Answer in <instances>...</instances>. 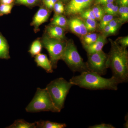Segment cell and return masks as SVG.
Returning a JSON list of instances; mask_svg holds the SVG:
<instances>
[{
    "label": "cell",
    "mask_w": 128,
    "mask_h": 128,
    "mask_svg": "<svg viewBox=\"0 0 128 128\" xmlns=\"http://www.w3.org/2000/svg\"><path fill=\"white\" fill-rule=\"evenodd\" d=\"M111 48L108 55V68H110L113 76L121 82H127L128 80V52L127 48H123L111 39Z\"/></svg>",
    "instance_id": "6da1fadb"
},
{
    "label": "cell",
    "mask_w": 128,
    "mask_h": 128,
    "mask_svg": "<svg viewBox=\"0 0 128 128\" xmlns=\"http://www.w3.org/2000/svg\"><path fill=\"white\" fill-rule=\"evenodd\" d=\"M70 82L74 86L91 90H116L118 85L121 83L119 80L114 76L107 79L90 71L82 72L80 75L73 77Z\"/></svg>",
    "instance_id": "7a4b0ae2"
},
{
    "label": "cell",
    "mask_w": 128,
    "mask_h": 128,
    "mask_svg": "<svg viewBox=\"0 0 128 128\" xmlns=\"http://www.w3.org/2000/svg\"><path fill=\"white\" fill-rule=\"evenodd\" d=\"M74 86L64 78H57L48 84L46 88L55 107L61 112L70 88Z\"/></svg>",
    "instance_id": "3957f363"
},
{
    "label": "cell",
    "mask_w": 128,
    "mask_h": 128,
    "mask_svg": "<svg viewBox=\"0 0 128 128\" xmlns=\"http://www.w3.org/2000/svg\"><path fill=\"white\" fill-rule=\"evenodd\" d=\"M26 112L29 113L41 112H60L55 107L46 88H37L34 97L26 108Z\"/></svg>",
    "instance_id": "277c9868"
},
{
    "label": "cell",
    "mask_w": 128,
    "mask_h": 128,
    "mask_svg": "<svg viewBox=\"0 0 128 128\" xmlns=\"http://www.w3.org/2000/svg\"><path fill=\"white\" fill-rule=\"evenodd\" d=\"M61 60H64L74 72H78L82 73L89 71L86 63L83 61L72 41L66 42Z\"/></svg>",
    "instance_id": "5b68a950"
},
{
    "label": "cell",
    "mask_w": 128,
    "mask_h": 128,
    "mask_svg": "<svg viewBox=\"0 0 128 128\" xmlns=\"http://www.w3.org/2000/svg\"><path fill=\"white\" fill-rule=\"evenodd\" d=\"M41 42L42 46L48 50L53 69H56L58 62L61 60L66 42L48 36L44 37Z\"/></svg>",
    "instance_id": "8992f818"
},
{
    "label": "cell",
    "mask_w": 128,
    "mask_h": 128,
    "mask_svg": "<svg viewBox=\"0 0 128 128\" xmlns=\"http://www.w3.org/2000/svg\"><path fill=\"white\" fill-rule=\"evenodd\" d=\"M88 60L86 63L89 71L101 76L106 73L108 55L103 50L88 54Z\"/></svg>",
    "instance_id": "52a82bcc"
},
{
    "label": "cell",
    "mask_w": 128,
    "mask_h": 128,
    "mask_svg": "<svg viewBox=\"0 0 128 128\" xmlns=\"http://www.w3.org/2000/svg\"><path fill=\"white\" fill-rule=\"evenodd\" d=\"M93 0H71L65 9L68 16L80 14L88 9Z\"/></svg>",
    "instance_id": "ba28073f"
},
{
    "label": "cell",
    "mask_w": 128,
    "mask_h": 128,
    "mask_svg": "<svg viewBox=\"0 0 128 128\" xmlns=\"http://www.w3.org/2000/svg\"><path fill=\"white\" fill-rule=\"evenodd\" d=\"M68 26L72 32L81 37L88 33L84 22L78 18H74L68 21Z\"/></svg>",
    "instance_id": "9c48e42d"
},
{
    "label": "cell",
    "mask_w": 128,
    "mask_h": 128,
    "mask_svg": "<svg viewBox=\"0 0 128 128\" xmlns=\"http://www.w3.org/2000/svg\"><path fill=\"white\" fill-rule=\"evenodd\" d=\"M50 16V10L45 8H40L34 15L32 25L34 27L35 32H37L39 27L47 22Z\"/></svg>",
    "instance_id": "30bf717a"
},
{
    "label": "cell",
    "mask_w": 128,
    "mask_h": 128,
    "mask_svg": "<svg viewBox=\"0 0 128 128\" xmlns=\"http://www.w3.org/2000/svg\"><path fill=\"white\" fill-rule=\"evenodd\" d=\"M107 43L106 37L102 34L99 35L96 41L90 45L84 46L88 54L98 52L102 50L103 47Z\"/></svg>",
    "instance_id": "8fae6325"
},
{
    "label": "cell",
    "mask_w": 128,
    "mask_h": 128,
    "mask_svg": "<svg viewBox=\"0 0 128 128\" xmlns=\"http://www.w3.org/2000/svg\"><path fill=\"white\" fill-rule=\"evenodd\" d=\"M34 60L36 63L37 66L42 68L47 73H53L52 64L46 54L40 53L35 56Z\"/></svg>",
    "instance_id": "7c38bea8"
},
{
    "label": "cell",
    "mask_w": 128,
    "mask_h": 128,
    "mask_svg": "<svg viewBox=\"0 0 128 128\" xmlns=\"http://www.w3.org/2000/svg\"><path fill=\"white\" fill-rule=\"evenodd\" d=\"M64 28L51 25L48 27L46 29L48 36L55 39L64 40L65 38V31Z\"/></svg>",
    "instance_id": "4fadbf2b"
},
{
    "label": "cell",
    "mask_w": 128,
    "mask_h": 128,
    "mask_svg": "<svg viewBox=\"0 0 128 128\" xmlns=\"http://www.w3.org/2000/svg\"><path fill=\"white\" fill-rule=\"evenodd\" d=\"M10 58L9 45L6 40L0 33V59Z\"/></svg>",
    "instance_id": "5bb4252c"
},
{
    "label": "cell",
    "mask_w": 128,
    "mask_h": 128,
    "mask_svg": "<svg viewBox=\"0 0 128 128\" xmlns=\"http://www.w3.org/2000/svg\"><path fill=\"white\" fill-rule=\"evenodd\" d=\"M36 128H64L65 124L58 123L49 121H40L35 122Z\"/></svg>",
    "instance_id": "9a60e30c"
},
{
    "label": "cell",
    "mask_w": 128,
    "mask_h": 128,
    "mask_svg": "<svg viewBox=\"0 0 128 128\" xmlns=\"http://www.w3.org/2000/svg\"><path fill=\"white\" fill-rule=\"evenodd\" d=\"M50 25L65 29L68 26V21L66 18L62 14H56L51 20Z\"/></svg>",
    "instance_id": "2e32d148"
},
{
    "label": "cell",
    "mask_w": 128,
    "mask_h": 128,
    "mask_svg": "<svg viewBox=\"0 0 128 128\" xmlns=\"http://www.w3.org/2000/svg\"><path fill=\"white\" fill-rule=\"evenodd\" d=\"M7 128H36L35 122H28L23 119H19L14 121V123Z\"/></svg>",
    "instance_id": "e0dca14e"
},
{
    "label": "cell",
    "mask_w": 128,
    "mask_h": 128,
    "mask_svg": "<svg viewBox=\"0 0 128 128\" xmlns=\"http://www.w3.org/2000/svg\"><path fill=\"white\" fill-rule=\"evenodd\" d=\"M42 48V44L41 41L38 40L34 41L32 43L28 52L32 57H35L40 54Z\"/></svg>",
    "instance_id": "ac0fdd59"
},
{
    "label": "cell",
    "mask_w": 128,
    "mask_h": 128,
    "mask_svg": "<svg viewBox=\"0 0 128 128\" xmlns=\"http://www.w3.org/2000/svg\"><path fill=\"white\" fill-rule=\"evenodd\" d=\"M98 34L96 33H88L82 37V42L83 46L90 45L95 42L98 38Z\"/></svg>",
    "instance_id": "d6986e66"
},
{
    "label": "cell",
    "mask_w": 128,
    "mask_h": 128,
    "mask_svg": "<svg viewBox=\"0 0 128 128\" xmlns=\"http://www.w3.org/2000/svg\"><path fill=\"white\" fill-rule=\"evenodd\" d=\"M118 16L120 19L122 23H125L128 20V6H120L119 8Z\"/></svg>",
    "instance_id": "ffe728a7"
},
{
    "label": "cell",
    "mask_w": 128,
    "mask_h": 128,
    "mask_svg": "<svg viewBox=\"0 0 128 128\" xmlns=\"http://www.w3.org/2000/svg\"><path fill=\"white\" fill-rule=\"evenodd\" d=\"M92 10L94 12L96 20L100 21L105 14L102 7H101L99 5H96Z\"/></svg>",
    "instance_id": "44dd1931"
},
{
    "label": "cell",
    "mask_w": 128,
    "mask_h": 128,
    "mask_svg": "<svg viewBox=\"0 0 128 128\" xmlns=\"http://www.w3.org/2000/svg\"><path fill=\"white\" fill-rule=\"evenodd\" d=\"M114 17L110 14H105L100 22L99 25V30L101 32L104 29V28L108 25L110 21L114 18Z\"/></svg>",
    "instance_id": "7402d4cb"
},
{
    "label": "cell",
    "mask_w": 128,
    "mask_h": 128,
    "mask_svg": "<svg viewBox=\"0 0 128 128\" xmlns=\"http://www.w3.org/2000/svg\"><path fill=\"white\" fill-rule=\"evenodd\" d=\"M88 32H94L97 28L96 20L90 19H84L83 21Z\"/></svg>",
    "instance_id": "603a6c76"
},
{
    "label": "cell",
    "mask_w": 128,
    "mask_h": 128,
    "mask_svg": "<svg viewBox=\"0 0 128 128\" xmlns=\"http://www.w3.org/2000/svg\"><path fill=\"white\" fill-rule=\"evenodd\" d=\"M14 4H0V16L8 15L11 12Z\"/></svg>",
    "instance_id": "cb8c5ba5"
},
{
    "label": "cell",
    "mask_w": 128,
    "mask_h": 128,
    "mask_svg": "<svg viewBox=\"0 0 128 128\" xmlns=\"http://www.w3.org/2000/svg\"><path fill=\"white\" fill-rule=\"evenodd\" d=\"M80 15L81 17L84 19H90L96 20L94 12L92 9L88 8L82 12Z\"/></svg>",
    "instance_id": "d4e9b609"
},
{
    "label": "cell",
    "mask_w": 128,
    "mask_h": 128,
    "mask_svg": "<svg viewBox=\"0 0 128 128\" xmlns=\"http://www.w3.org/2000/svg\"><path fill=\"white\" fill-rule=\"evenodd\" d=\"M56 14H62L65 12V8L62 1H57L53 8Z\"/></svg>",
    "instance_id": "484cf974"
},
{
    "label": "cell",
    "mask_w": 128,
    "mask_h": 128,
    "mask_svg": "<svg viewBox=\"0 0 128 128\" xmlns=\"http://www.w3.org/2000/svg\"><path fill=\"white\" fill-rule=\"evenodd\" d=\"M39 0H16L15 3L27 6H32L37 4Z\"/></svg>",
    "instance_id": "4316f807"
},
{
    "label": "cell",
    "mask_w": 128,
    "mask_h": 128,
    "mask_svg": "<svg viewBox=\"0 0 128 128\" xmlns=\"http://www.w3.org/2000/svg\"><path fill=\"white\" fill-rule=\"evenodd\" d=\"M122 24L119 18H114L110 21L108 25L112 29H114L117 32Z\"/></svg>",
    "instance_id": "83f0119b"
},
{
    "label": "cell",
    "mask_w": 128,
    "mask_h": 128,
    "mask_svg": "<svg viewBox=\"0 0 128 128\" xmlns=\"http://www.w3.org/2000/svg\"><path fill=\"white\" fill-rule=\"evenodd\" d=\"M117 43L123 48H127L128 46V36L120 37L116 40Z\"/></svg>",
    "instance_id": "f1b7e54d"
},
{
    "label": "cell",
    "mask_w": 128,
    "mask_h": 128,
    "mask_svg": "<svg viewBox=\"0 0 128 128\" xmlns=\"http://www.w3.org/2000/svg\"><path fill=\"white\" fill-rule=\"evenodd\" d=\"M102 32H103L102 34L106 37L108 35L115 34L117 32L114 29H112L108 25L106 26Z\"/></svg>",
    "instance_id": "f546056e"
},
{
    "label": "cell",
    "mask_w": 128,
    "mask_h": 128,
    "mask_svg": "<svg viewBox=\"0 0 128 128\" xmlns=\"http://www.w3.org/2000/svg\"><path fill=\"white\" fill-rule=\"evenodd\" d=\"M115 5L114 2L108 3V4H106L103 5L102 8L104 10L105 14H108L109 12L114 7Z\"/></svg>",
    "instance_id": "4dcf8cb0"
},
{
    "label": "cell",
    "mask_w": 128,
    "mask_h": 128,
    "mask_svg": "<svg viewBox=\"0 0 128 128\" xmlns=\"http://www.w3.org/2000/svg\"><path fill=\"white\" fill-rule=\"evenodd\" d=\"M90 128H114L115 127L108 124H96L95 126H90Z\"/></svg>",
    "instance_id": "1f68e13d"
},
{
    "label": "cell",
    "mask_w": 128,
    "mask_h": 128,
    "mask_svg": "<svg viewBox=\"0 0 128 128\" xmlns=\"http://www.w3.org/2000/svg\"><path fill=\"white\" fill-rule=\"evenodd\" d=\"M116 0H96L95 4L96 5H102L106 4L108 3L114 2Z\"/></svg>",
    "instance_id": "d6a6232c"
},
{
    "label": "cell",
    "mask_w": 128,
    "mask_h": 128,
    "mask_svg": "<svg viewBox=\"0 0 128 128\" xmlns=\"http://www.w3.org/2000/svg\"><path fill=\"white\" fill-rule=\"evenodd\" d=\"M119 6L117 5H115L114 7L112 9V10L108 14H110L114 16H118V9H119Z\"/></svg>",
    "instance_id": "836d02e7"
},
{
    "label": "cell",
    "mask_w": 128,
    "mask_h": 128,
    "mask_svg": "<svg viewBox=\"0 0 128 128\" xmlns=\"http://www.w3.org/2000/svg\"><path fill=\"white\" fill-rule=\"evenodd\" d=\"M58 0H51L50 2L46 6V8L49 10H52L54 8V6Z\"/></svg>",
    "instance_id": "e575fe53"
},
{
    "label": "cell",
    "mask_w": 128,
    "mask_h": 128,
    "mask_svg": "<svg viewBox=\"0 0 128 128\" xmlns=\"http://www.w3.org/2000/svg\"><path fill=\"white\" fill-rule=\"evenodd\" d=\"M120 6H128V0H116Z\"/></svg>",
    "instance_id": "d590c367"
},
{
    "label": "cell",
    "mask_w": 128,
    "mask_h": 128,
    "mask_svg": "<svg viewBox=\"0 0 128 128\" xmlns=\"http://www.w3.org/2000/svg\"><path fill=\"white\" fill-rule=\"evenodd\" d=\"M16 0H0V4L10 5L13 4Z\"/></svg>",
    "instance_id": "8d00e7d4"
},
{
    "label": "cell",
    "mask_w": 128,
    "mask_h": 128,
    "mask_svg": "<svg viewBox=\"0 0 128 128\" xmlns=\"http://www.w3.org/2000/svg\"><path fill=\"white\" fill-rule=\"evenodd\" d=\"M50 0H42L43 3L46 6L50 2Z\"/></svg>",
    "instance_id": "74e56055"
},
{
    "label": "cell",
    "mask_w": 128,
    "mask_h": 128,
    "mask_svg": "<svg viewBox=\"0 0 128 128\" xmlns=\"http://www.w3.org/2000/svg\"><path fill=\"white\" fill-rule=\"evenodd\" d=\"M64 2H66L68 0H62Z\"/></svg>",
    "instance_id": "f35d334b"
}]
</instances>
